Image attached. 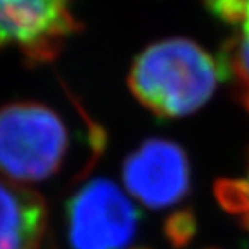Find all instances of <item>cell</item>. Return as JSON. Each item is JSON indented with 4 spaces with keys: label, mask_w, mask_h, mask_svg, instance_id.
Listing matches in <instances>:
<instances>
[{
    "label": "cell",
    "mask_w": 249,
    "mask_h": 249,
    "mask_svg": "<svg viewBox=\"0 0 249 249\" xmlns=\"http://www.w3.org/2000/svg\"><path fill=\"white\" fill-rule=\"evenodd\" d=\"M223 71L197 42L166 38L151 43L132 62L128 87L133 97L160 118L192 114L213 97Z\"/></svg>",
    "instance_id": "cell-1"
},
{
    "label": "cell",
    "mask_w": 249,
    "mask_h": 249,
    "mask_svg": "<svg viewBox=\"0 0 249 249\" xmlns=\"http://www.w3.org/2000/svg\"><path fill=\"white\" fill-rule=\"evenodd\" d=\"M73 149L68 121L36 101H16L0 107V173L21 183L47 182L59 175Z\"/></svg>",
    "instance_id": "cell-2"
},
{
    "label": "cell",
    "mask_w": 249,
    "mask_h": 249,
    "mask_svg": "<svg viewBox=\"0 0 249 249\" xmlns=\"http://www.w3.org/2000/svg\"><path fill=\"white\" fill-rule=\"evenodd\" d=\"M66 223L73 249H128L137 237L139 211L114 182L93 178L70 199Z\"/></svg>",
    "instance_id": "cell-3"
},
{
    "label": "cell",
    "mask_w": 249,
    "mask_h": 249,
    "mask_svg": "<svg viewBox=\"0 0 249 249\" xmlns=\"http://www.w3.org/2000/svg\"><path fill=\"white\" fill-rule=\"evenodd\" d=\"M74 0H0V51H14L28 64L54 61L80 31Z\"/></svg>",
    "instance_id": "cell-4"
},
{
    "label": "cell",
    "mask_w": 249,
    "mask_h": 249,
    "mask_svg": "<svg viewBox=\"0 0 249 249\" xmlns=\"http://www.w3.org/2000/svg\"><path fill=\"white\" fill-rule=\"evenodd\" d=\"M123 183L145 208L177 206L191 189V163L175 142L147 139L124 160Z\"/></svg>",
    "instance_id": "cell-5"
},
{
    "label": "cell",
    "mask_w": 249,
    "mask_h": 249,
    "mask_svg": "<svg viewBox=\"0 0 249 249\" xmlns=\"http://www.w3.org/2000/svg\"><path fill=\"white\" fill-rule=\"evenodd\" d=\"M0 249H52L43 197L5 178H0Z\"/></svg>",
    "instance_id": "cell-6"
},
{
    "label": "cell",
    "mask_w": 249,
    "mask_h": 249,
    "mask_svg": "<svg viewBox=\"0 0 249 249\" xmlns=\"http://www.w3.org/2000/svg\"><path fill=\"white\" fill-rule=\"evenodd\" d=\"M202 4L229 28L218 61L223 80L232 83L235 97L249 113V0H202Z\"/></svg>",
    "instance_id": "cell-7"
},
{
    "label": "cell",
    "mask_w": 249,
    "mask_h": 249,
    "mask_svg": "<svg viewBox=\"0 0 249 249\" xmlns=\"http://www.w3.org/2000/svg\"><path fill=\"white\" fill-rule=\"evenodd\" d=\"M214 196L220 206L249 230V152L244 175L218 180L214 183Z\"/></svg>",
    "instance_id": "cell-8"
},
{
    "label": "cell",
    "mask_w": 249,
    "mask_h": 249,
    "mask_svg": "<svg viewBox=\"0 0 249 249\" xmlns=\"http://www.w3.org/2000/svg\"><path fill=\"white\" fill-rule=\"evenodd\" d=\"M166 235L173 246H183L194 235V216L189 211H178L171 214L166 223Z\"/></svg>",
    "instance_id": "cell-9"
}]
</instances>
